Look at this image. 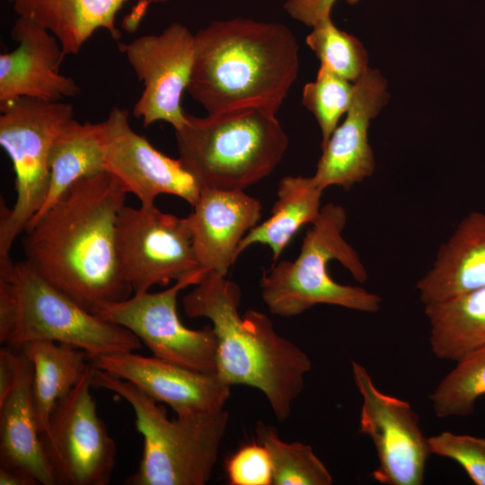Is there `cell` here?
<instances>
[{"label":"cell","mask_w":485,"mask_h":485,"mask_svg":"<svg viewBox=\"0 0 485 485\" xmlns=\"http://www.w3.org/2000/svg\"><path fill=\"white\" fill-rule=\"evenodd\" d=\"M127 192L109 172L73 183L24 230L25 261L84 309L133 293L119 270L116 223Z\"/></svg>","instance_id":"cell-1"},{"label":"cell","mask_w":485,"mask_h":485,"mask_svg":"<svg viewBox=\"0 0 485 485\" xmlns=\"http://www.w3.org/2000/svg\"><path fill=\"white\" fill-rule=\"evenodd\" d=\"M298 51L282 23L214 21L194 34L187 91L207 114L246 108L276 114L297 77Z\"/></svg>","instance_id":"cell-2"},{"label":"cell","mask_w":485,"mask_h":485,"mask_svg":"<svg viewBox=\"0 0 485 485\" xmlns=\"http://www.w3.org/2000/svg\"><path fill=\"white\" fill-rule=\"evenodd\" d=\"M240 287L217 272L206 271L182 300L190 318L211 321L217 338L216 375L227 384L260 390L277 419H287L311 370L307 354L278 335L270 319L256 310L242 316Z\"/></svg>","instance_id":"cell-3"},{"label":"cell","mask_w":485,"mask_h":485,"mask_svg":"<svg viewBox=\"0 0 485 485\" xmlns=\"http://www.w3.org/2000/svg\"><path fill=\"white\" fill-rule=\"evenodd\" d=\"M179 159L201 188L244 190L282 161L288 138L276 114L257 108L199 118L175 130Z\"/></svg>","instance_id":"cell-4"},{"label":"cell","mask_w":485,"mask_h":485,"mask_svg":"<svg viewBox=\"0 0 485 485\" xmlns=\"http://www.w3.org/2000/svg\"><path fill=\"white\" fill-rule=\"evenodd\" d=\"M93 386L127 401L136 415L144 446L137 472L127 485H205L218 459L229 414L216 411L169 419L163 407L133 384L95 368Z\"/></svg>","instance_id":"cell-5"},{"label":"cell","mask_w":485,"mask_h":485,"mask_svg":"<svg viewBox=\"0 0 485 485\" xmlns=\"http://www.w3.org/2000/svg\"><path fill=\"white\" fill-rule=\"evenodd\" d=\"M346 224L342 206L324 205L305 233L297 258L282 260L263 271L260 295L271 313L295 316L318 304L365 313L380 310L379 295L360 287L337 283L328 273V263L337 260L359 283L368 278L358 254L342 236Z\"/></svg>","instance_id":"cell-6"},{"label":"cell","mask_w":485,"mask_h":485,"mask_svg":"<svg viewBox=\"0 0 485 485\" xmlns=\"http://www.w3.org/2000/svg\"><path fill=\"white\" fill-rule=\"evenodd\" d=\"M0 145L15 174V202L0 207V258L43 207L48 191L49 154L61 128L73 119L71 103L21 97L0 106Z\"/></svg>","instance_id":"cell-7"},{"label":"cell","mask_w":485,"mask_h":485,"mask_svg":"<svg viewBox=\"0 0 485 485\" xmlns=\"http://www.w3.org/2000/svg\"><path fill=\"white\" fill-rule=\"evenodd\" d=\"M13 278L18 316L7 346L13 349L20 350L31 341L50 340L80 348L92 360L142 348V341L133 332L84 309L25 260L14 263Z\"/></svg>","instance_id":"cell-8"},{"label":"cell","mask_w":485,"mask_h":485,"mask_svg":"<svg viewBox=\"0 0 485 485\" xmlns=\"http://www.w3.org/2000/svg\"><path fill=\"white\" fill-rule=\"evenodd\" d=\"M116 251L120 273L133 294L172 280H201L207 271L197 260L188 217L164 213L154 204L120 209Z\"/></svg>","instance_id":"cell-9"},{"label":"cell","mask_w":485,"mask_h":485,"mask_svg":"<svg viewBox=\"0 0 485 485\" xmlns=\"http://www.w3.org/2000/svg\"><path fill=\"white\" fill-rule=\"evenodd\" d=\"M94 370L90 361L79 382L58 401L40 435L57 484L107 485L112 474L116 445L91 393Z\"/></svg>","instance_id":"cell-10"},{"label":"cell","mask_w":485,"mask_h":485,"mask_svg":"<svg viewBox=\"0 0 485 485\" xmlns=\"http://www.w3.org/2000/svg\"><path fill=\"white\" fill-rule=\"evenodd\" d=\"M198 278L176 281L161 292L133 294L100 306L93 313L133 332L154 357L205 374H216L217 338L212 325L191 330L177 313V296Z\"/></svg>","instance_id":"cell-11"},{"label":"cell","mask_w":485,"mask_h":485,"mask_svg":"<svg viewBox=\"0 0 485 485\" xmlns=\"http://www.w3.org/2000/svg\"><path fill=\"white\" fill-rule=\"evenodd\" d=\"M351 366L362 397L359 432L372 440L378 458L373 479L385 485H421L431 453L419 415L410 402L381 392L362 365L352 361Z\"/></svg>","instance_id":"cell-12"},{"label":"cell","mask_w":485,"mask_h":485,"mask_svg":"<svg viewBox=\"0 0 485 485\" xmlns=\"http://www.w3.org/2000/svg\"><path fill=\"white\" fill-rule=\"evenodd\" d=\"M119 47L144 84L134 116L142 119L144 127L165 121L174 130L181 128L186 122L181 99L191 75L194 34L174 22L160 34L144 35Z\"/></svg>","instance_id":"cell-13"},{"label":"cell","mask_w":485,"mask_h":485,"mask_svg":"<svg viewBox=\"0 0 485 485\" xmlns=\"http://www.w3.org/2000/svg\"><path fill=\"white\" fill-rule=\"evenodd\" d=\"M127 110L113 107L106 120L105 172L112 175L140 206L154 204L161 194L179 197L194 207L201 187L180 159L154 148L132 129Z\"/></svg>","instance_id":"cell-14"},{"label":"cell","mask_w":485,"mask_h":485,"mask_svg":"<svg viewBox=\"0 0 485 485\" xmlns=\"http://www.w3.org/2000/svg\"><path fill=\"white\" fill-rule=\"evenodd\" d=\"M95 368L126 380L156 402L169 405L177 416L224 409L231 385L216 374H205L157 357L134 351L102 355L90 360Z\"/></svg>","instance_id":"cell-15"},{"label":"cell","mask_w":485,"mask_h":485,"mask_svg":"<svg viewBox=\"0 0 485 485\" xmlns=\"http://www.w3.org/2000/svg\"><path fill=\"white\" fill-rule=\"evenodd\" d=\"M10 34L18 46L0 55V106L21 97L58 101L81 93L73 78L60 74L66 55L48 29L18 15Z\"/></svg>","instance_id":"cell-16"},{"label":"cell","mask_w":485,"mask_h":485,"mask_svg":"<svg viewBox=\"0 0 485 485\" xmlns=\"http://www.w3.org/2000/svg\"><path fill=\"white\" fill-rule=\"evenodd\" d=\"M386 86L381 74L369 67L354 83L346 119L322 148V154L312 176L322 190L333 185L349 190L373 174L375 163L368 142V128L370 120L387 102Z\"/></svg>","instance_id":"cell-17"},{"label":"cell","mask_w":485,"mask_h":485,"mask_svg":"<svg viewBox=\"0 0 485 485\" xmlns=\"http://www.w3.org/2000/svg\"><path fill=\"white\" fill-rule=\"evenodd\" d=\"M193 208L187 217L197 260L226 276L242 240L260 220V202L243 190L201 188Z\"/></svg>","instance_id":"cell-18"},{"label":"cell","mask_w":485,"mask_h":485,"mask_svg":"<svg viewBox=\"0 0 485 485\" xmlns=\"http://www.w3.org/2000/svg\"><path fill=\"white\" fill-rule=\"evenodd\" d=\"M32 379V365L21 351L13 385L0 402V467L22 472L39 484L56 485L39 428Z\"/></svg>","instance_id":"cell-19"},{"label":"cell","mask_w":485,"mask_h":485,"mask_svg":"<svg viewBox=\"0 0 485 485\" xmlns=\"http://www.w3.org/2000/svg\"><path fill=\"white\" fill-rule=\"evenodd\" d=\"M485 287V213L473 211L444 242L416 289L423 304L446 301Z\"/></svg>","instance_id":"cell-20"},{"label":"cell","mask_w":485,"mask_h":485,"mask_svg":"<svg viewBox=\"0 0 485 485\" xmlns=\"http://www.w3.org/2000/svg\"><path fill=\"white\" fill-rule=\"evenodd\" d=\"M128 0H13L19 16L48 29L60 42L64 53L77 55L98 29H105L114 40L121 34L115 25L117 13ZM168 0H141L146 5Z\"/></svg>","instance_id":"cell-21"},{"label":"cell","mask_w":485,"mask_h":485,"mask_svg":"<svg viewBox=\"0 0 485 485\" xmlns=\"http://www.w3.org/2000/svg\"><path fill=\"white\" fill-rule=\"evenodd\" d=\"M429 346L441 360L459 362L485 348V287L454 298L424 304Z\"/></svg>","instance_id":"cell-22"},{"label":"cell","mask_w":485,"mask_h":485,"mask_svg":"<svg viewBox=\"0 0 485 485\" xmlns=\"http://www.w3.org/2000/svg\"><path fill=\"white\" fill-rule=\"evenodd\" d=\"M105 154L104 121L80 123L74 119L68 120L52 144L48 196L35 216L50 207L75 181L104 172Z\"/></svg>","instance_id":"cell-23"},{"label":"cell","mask_w":485,"mask_h":485,"mask_svg":"<svg viewBox=\"0 0 485 485\" xmlns=\"http://www.w3.org/2000/svg\"><path fill=\"white\" fill-rule=\"evenodd\" d=\"M20 351L32 365L33 401L41 435L47 431L58 401L83 376L89 358L80 348L50 340L27 342Z\"/></svg>","instance_id":"cell-24"},{"label":"cell","mask_w":485,"mask_h":485,"mask_svg":"<svg viewBox=\"0 0 485 485\" xmlns=\"http://www.w3.org/2000/svg\"><path fill=\"white\" fill-rule=\"evenodd\" d=\"M322 191L313 177H283L270 216L246 234L238 247L237 256L250 245L260 243L268 245L273 260H278L298 229L318 217Z\"/></svg>","instance_id":"cell-25"},{"label":"cell","mask_w":485,"mask_h":485,"mask_svg":"<svg viewBox=\"0 0 485 485\" xmlns=\"http://www.w3.org/2000/svg\"><path fill=\"white\" fill-rule=\"evenodd\" d=\"M258 443L269 451L272 462V485H331L332 476L310 445L287 443L277 429L263 421L256 425Z\"/></svg>","instance_id":"cell-26"},{"label":"cell","mask_w":485,"mask_h":485,"mask_svg":"<svg viewBox=\"0 0 485 485\" xmlns=\"http://www.w3.org/2000/svg\"><path fill=\"white\" fill-rule=\"evenodd\" d=\"M485 395V348L461 361L439 382L429 395L437 418L467 417L477 400Z\"/></svg>","instance_id":"cell-27"},{"label":"cell","mask_w":485,"mask_h":485,"mask_svg":"<svg viewBox=\"0 0 485 485\" xmlns=\"http://www.w3.org/2000/svg\"><path fill=\"white\" fill-rule=\"evenodd\" d=\"M305 42L316 54L321 65L355 83L368 68V55L363 44L353 35L339 30L331 15L313 22Z\"/></svg>","instance_id":"cell-28"},{"label":"cell","mask_w":485,"mask_h":485,"mask_svg":"<svg viewBox=\"0 0 485 485\" xmlns=\"http://www.w3.org/2000/svg\"><path fill=\"white\" fill-rule=\"evenodd\" d=\"M354 84L321 65L316 80L303 90V105L315 117L322 132L323 148L338 127L340 117L348 110Z\"/></svg>","instance_id":"cell-29"},{"label":"cell","mask_w":485,"mask_h":485,"mask_svg":"<svg viewBox=\"0 0 485 485\" xmlns=\"http://www.w3.org/2000/svg\"><path fill=\"white\" fill-rule=\"evenodd\" d=\"M430 453L458 463L476 485H485V438L443 431L428 437Z\"/></svg>","instance_id":"cell-30"},{"label":"cell","mask_w":485,"mask_h":485,"mask_svg":"<svg viewBox=\"0 0 485 485\" xmlns=\"http://www.w3.org/2000/svg\"><path fill=\"white\" fill-rule=\"evenodd\" d=\"M226 473L231 485H272L270 454L260 443L239 449L227 462Z\"/></svg>","instance_id":"cell-31"},{"label":"cell","mask_w":485,"mask_h":485,"mask_svg":"<svg viewBox=\"0 0 485 485\" xmlns=\"http://www.w3.org/2000/svg\"><path fill=\"white\" fill-rule=\"evenodd\" d=\"M13 266L11 257L0 258V342L6 345L14 332L18 316Z\"/></svg>","instance_id":"cell-32"},{"label":"cell","mask_w":485,"mask_h":485,"mask_svg":"<svg viewBox=\"0 0 485 485\" xmlns=\"http://www.w3.org/2000/svg\"><path fill=\"white\" fill-rule=\"evenodd\" d=\"M336 0H287L285 10L294 19L307 26L319 18L331 15V10ZM354 4L359 0H346Z\"/></svg>","instance_id":"cell-33"},{"label":"cell","mask_w":485,"mask_h":485,"mask_svg":"<svg viewBox=\"0 0 485 485\" xmlns=\"http://www.w3.org/2000/svg\"><path fill=\"white\" fill-rule=\"evenodd\" d=\"M20 353L9 346L0 349V402L11 391L15 381Z\"/></svg>","instance_id":"cell-34"},{"label":"cell","mask_w":485,"mask_h":485,"mask_svg":"<svg viewBox=\"0 0 485 485\" xmlns=\"http://www.w3.org/2000/svg\"><path fill=\"white\" fill-rule=\"evenodd\" d=\"M1 485H36L39 484L32 477L15 470L0 467Z\"/></svg>","instance_id":"cell-35"},{"label":"cell","mask_w":485,"mask_h":485,"mask_svg":"<svg viewBox=\"0 0 485 485\" xmlns=\"http://www.w3.org/2000/svg\"><path fill=\"white\" fill-rule=\"evenodd\" d=\"M9 3L13 4V0H7Z\"/></svg>","instance_id":"cell-36"}]
</instances>
